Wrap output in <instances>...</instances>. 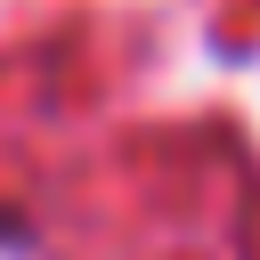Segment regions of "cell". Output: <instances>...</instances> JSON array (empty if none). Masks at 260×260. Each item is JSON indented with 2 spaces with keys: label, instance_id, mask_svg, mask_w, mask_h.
<instances>
[{
  "label": "cell",
  "instance_id": "cell-1",
  "mask_svg": "<svg viewBox=\"0 0 260 260\" xmlns=\"http://www.w3.org/2000/svg\"><path fill=\"white\" fill-rule=\"evenodd\" d=\"M0 236H16V219H8V211H0Z\"/></svg>",
  "mask_w": 260,
  "mask_h": 260
}]
</instances>
